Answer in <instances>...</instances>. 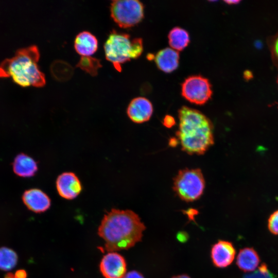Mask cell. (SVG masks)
I'll list each match as a JSON object with an SVG mask.
<instances>
[{
    "label": "cell",
    "instance_id": "1",
    "mask_svg": "<svg viewBox=\"0 0 278 278\" xmlns=\"http://www.w3.org/2000/svg\"><path fill=\"white\" fill-rule=\"evenodd\" d=\"M145 225L131 210L112 208L103 216L98 234L105 241L107 251L127 250L142 240Z\"/></svg>",
    "mask_w": 278,
    "mask_h": 278
},
{
    "label": "cell",
    "instance_id": "2",
    "mask_svg": "<svg viewBox=\"0 0 278 278\" xmlns=\"http://www.w3.org/2000/svg\"><path fill=\"white\" fill-rule=\"evenodd\" d=\"M176 132L182 149L190 154H203L214 143L212 121L200 111L183 106L179 111Z\"/></svg>",
    "mask_w": 278,
    "mask_h": 278
},
{
    "label": "cell",
    "instance_id": "3",
    "mask_svg": "<svg viewBox=\"0 0 278 278\" xmlns=\"http://www.w3.org/2000/svg\"><path fill=\"white\" fill-rule=\"evenodd\" d=\"M40 52L36 45L18 49L10 58L0 63V77H11L20 85L42 87L46 83L45 77L40 70L38 62Z\"/></svg>",
    "mask_w": 278,
    "mask_h": 278
},
{
    "label": "cell",
    "instance_id": "4",
    "mask_svg": "<svg viewBox=\"0 0 278 278\" xmlns=\"http://www.w3.org/2000/svg\"><path fill=\"white\" fill-rule=\"evenodd\" d=\"M103 48L106 59L118 72H121L122 64L137 58L143 50L141 38L131 39L129 34L114 30L109 34Z\"/></svg>",
    "mask_w": 278,
    "mask_h": 278
},
{
    "label": "cell",
    "instance_id": "5",
    "mask_svg": "<svg viewBox=\"0 0 278 278\" xmlns=\"http://www.w3.org/2000/svg\"><path fill=\"white\" fill-rule=\"evenodd\" d=\"M204 187V179L200 169H185L180 170L175 177L173 189L182 200L192 202L201 197Z\"/></svg>",
    "mask_w": 278,
    "mask_h": 278
},
{
    "label": "cell",
    "instance_id": "6",
    "mask_svg": "<svg viewBox=\"0 0 278 278\" xmlns=\"http://www.w3.org/2000/svg\"><path fill=\"white\" fill-rule=\"evenodd\" d=\"M110 14L120 27H131L143 19L144 6L137 0L113 1L111 3Z\"/></svg>",
    "mask_w": 278,
    "mask_h": 278
},
{
    "label": "cell",
    "instance_id": "7",
    "mask_svg": "<svg viewBox=\"0 0 278 278\" xmlns=\"http://www.w3.org/2000/svg\"><path fill=\"white\" fill-rule=\"evenodd\" d=\"M183 97L189 102L199 105L206 103L211 97V85L205 78L201 76H191L182 84Z\"/></svg>",
    "mask_w": 278,
    "mask_h": 278
},
{
    "label": "cell",
    "instance_id": "8",
    "mask_svg": "<svg viewBox=\"0 0 278 278\" xmlns=\"http://www.w3.org/2000/svg\"><path fill=\"white\" fill-rule=\"evenodd\" d=\"M99 269L105 278H123L126 273L127 264L121 254L109 252L102 258Z\"/></svg>",
    "mask_w": 278,
    "mask_h": 278
},
{
    "label": "cell",
    "instance_id": "9",
    "mask_svg": "<svg viewBox=\"0 0 278 278\" xmlns=\"http://www.w3.org/2000/svg\"><path fill=\"white\" fill-rule=\"evenodd\" d=\"M57 192L67 200L76 198L81 192L82 186L77 175L73 172H64L59 175L56 181Z\"/></svg>",
    "mask_w": 278,
    "mask_h": 278
},
{
    "label": "cell",
    "instance_id": "10",
    "mask_svg": "<svg viewBox=\"0 0 278 278\" xmlns=\"http://www.w3.org/2000/svg\"><path fill=\"white\" fill-rule=\"evenodd\" d=\"M236 251L232 242L219 240L214 244L211 250V257L214 266L217 268H225L233 262Z\"/></svg>",
    "mask_w": 278,
    "mask_h": 278
},
{
    "label": "cell",
    "instance_id": "11",
    "mask_svg": "<svg viewBox=\"0 0 278 278\" xmlns=\"http://www.w3.org/2000/svg\"><path fill=\"white\" fill-rule=\"evenodd\" d=\"M153 112L151 102L145 97H138L133 99L129 104L127 113L134 123L141 124L148 121Z\"/></svg>",
    "mask_w": 278,
    "mask_h": 278
},
{
    "label": "cell",
    "instance_id": "12",
    "mask_svg": "<svg viewBox=\"0 0 278 278\" xmlns=\"http://www.w3.org/2000/svg\"><path fill=\"white\" fill-rule=\"evenodd\" d=\"M22 200L29 210L37 213L46 211L51 205V200L49 196L38 188H31L25 190L23 194Z\"/></svg>",
    "mask_w": 278,
    "mask_h": 278
},
{
    "label": "cell",
    "instance_id": "13",
    "mask_svg": "<svg viewBox=\"0 0 278 278\" xmlns=\"http://www.w3.org/2000/svg\"><path fill=\"white\" fill-rule=\"evenodd\" d=\"M98 40L91 32L84 31L78 33L74 41V48L81 57L93 55L98 49Z\"/></svg>",
    "mask_w": 278,
    "mask_h": 278
},
{
    "label": "cell",
    "instance_id": "14",
    "mask_svg": "<svg viewBox=\"0 0 278 278\" xmlns=\"http://www.w3.org/2000/svg\"><path fill=\"white\" fill-rule=\"evenodd\" d=\"M12 166L14 172L18 176L23 178L32 177L38 170L36 161L30 156L23 153L16 156Z\"/></svg>",
    "mask_w": 278,
    "mask_h": 278
},
{
    "label": "cell",
    "instance_id": "15",
    "mask_svg": "<svg viewBox=\"0 0 278 278\" xmlns=\"http://www.w3.org/2000/svg\"><path fill=\"white\" fill-rule=\"evenodd\" d=\"M179 55L171 48H165L160 50L155 57L158 68L165 73H170L178 66Z\"/></svg>",
    "mask_w": 278,
    "mask_h": 278
},
{
    "label": "cell",
    "instance_id": "16",
    "mask_svg": "<svg viewBox=\"0 0 278 278\" xmlns=\"http://www.w3.org/2000/svg\"><path fill=\"white\" fill-rule=\"evenodd\" d=\"M260 259L256 251L252 248L241 249L237 254L236 264L238 268L246 272H252L256 270Z\"/></svg>",
    "mask_w": 278,
    "mask_h": 278
},
{
    "label": "cell",
    "instance_id": "17",
    "mask_svg": "<svg viewBox=\"0 0 278 278\" xmlns=\"http://www.w3.org/2000/svg\"><path fill=\"white\" fill-rule=\"evenodd\" d=\"M168 37L170 46L176 51L182 50L189 42L188 33L180 27L172 28L169 32Z\"/></svg>",
    "mask_w": 278,
    "mask_h": 278
},
{
    "label": "cell",
    "instance_id": "18",
    "mask_svg": "<svg viewBox=\"0 0 278 278\" xmlns=\"http://www.w3.org/2000/svg\"><path fill=\"white\" fill-rule=\"evenodd\" d=\"M18 260V255L14 250L5 247L0 248V270H12L16 265Z\"/></svg>",
    "mask_w": 278,
    "mask_h": 278
},
{
    "label": "cell",
    "instance_id": "19",
    "mask_svg": "<svg viewBox=\"0 0 278 278\" xmlns=\"http://www.w3.org/2000/svg\"><path fill=\"white\" fill-rule=\"evenodd\" d=\"M76 66L94 76L97 74L98 69L101 64L100 60L96 58L91 56L81 57Z\"/></svg>",
    "mask_w": 278,
    "mask_h": 278
},
{
    "label": "cell",
    "instance_id": "20",
    "mask_svg": "<svg viewBox=\"0 0 278 278\" xmlns=\"http://www.w3.org/2000/svg\"><path fill=\"white\" fill-rule=\"evenodd\" d=\"M244 278H275L265 264H262L253 272L246 274Z\"/></svg>",
    "mask_w": 278,
    "mask_h": 278
},
{
    "label": "cell",
    "instance_id": "21",
    "mask_svg": "<svg viewBox=\"0 0 278 278\" xmlns=\"http://www.w3.org/2000/svg\"><path fill=\"white\" fill-rule=\"evenodd\" d=\"M268 46L274 64L278 67V32L270 38Z\"/></svg>",
    "mask_w": 278,
    "mask_h": 278
},
{
    "label": "cell",
    "instance_id": "22",
    "mask_svg": "<svg viewBox=\"0 0 278 278\" xmlns=\"http://www.w3.org/2000/svg\"><path fill=\"white\" fill-rule=\"evenodd\" d=\"M268 227L271 233L278 235V210L270 216L268 221Z\"/></svg>",
    "mask_w": 278,
    "mask_h": 278
},
{
    "label": "cell",
    "instance_id": "23",
    "mask_svg": "<svg viewBox=\"0 0 278 278\" xmlns=\"http://www.w3.org/2000/svg\"><path fill=\"white\" fill-rule=\"evenodd\" d=\"M123 278H144V277L140 272L132 270L126 273Z\"/></svg>",
    "mask_w": 278,
    "mask_h": 278
},
{
    "label": "cell",
    "instance_id": "24",
    "mask_svg": "<svg viewBox=\"0 0 278 278\" xmlns=\"http://www.w3.org/2000/svg\"><path fill=\"white\" fill-rule=\"evenodd\" d=\"M163 124L167 127H172L175 124V120L172 117L167 115L164 119Z\"/></svg>",
    "mask_w": 278,
    "mask_h": 278
},
{
    "label": "cell",
    "instance_id": "25",
    "mask_svg": "<svg viewBox=\"0 0 278 278\" xmlns=\"http://www.w3.org/2000/svg\"><path fill=\"white\" fill-rule=\"evenodd\" d=\"M27 272L25 270L20 269L16 271L13 274V278H27Z\"/></svg>",
    "mask_w": 278,
    "mask_h": 278
},
{
    "label": "cell",
    "instance_id": "26",
    "mask_svg": "<svg viewBox=\"0 0 278 278\" xmlns=\"http://www.w3.org/2000/svg\"><path fill=\"white\" fill-rule=\"evenodd\" d=\"M177 238L179 241L184 242L187 239V234H184V232H180L178 234Z\"/></svg>",
    "mask_w": 278,
    "mask_h": 278
},
{
    "label": "cell",
    "instance_id": "27",
    "mask_svg": "<svg viewBox=\"0 0 278 278\" xmlns=\"http://www.w3.org/2000/svg\"><path fill=\"white\" fill-rule=\"evenodd\" d=\"M171 278H190L189 276L187 274H181L172 277Z\"/></svg>",
    "mask_w": 278,
    "mask_h": 278
},
{
    "label": "cell",
    "instance_id": "28",
    "mask_svg": "<svg viewBox=\"0 0 278 278\" xmlns=\"http://www.w3.org/2000/svg\"><path fill=\"white\" fill-rule=\"evenodd\" d=\"M225 3H227L228 4H237L240 2L239 1H225Z\"/></svg>",
    "mask_w": 278,
    "mask_h": 278
},
{
    "label": "cell",
    "instance_id": "29",
    "mask_svg": "<svg viewBox=\"0 0 278 278\" xmlns=\"http://www.w3.org/2000/svg\"><path fill=\"white\" fill-rule=\"evenodd\" d=\"M277 84H278V77H277Z\"/></svg>",
    "mask_w": 278,
    "mask_h": 278
}]
</instances>
